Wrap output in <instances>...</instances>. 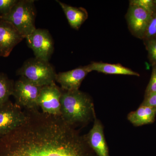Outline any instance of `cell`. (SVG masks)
<instances>
[{"label": "cell", "instance_id": "cell-1", "mask_svg": "<svg viewBox=\"0 0 156 156\" xmlns=\"http://www.w3.org/2000/svg\"><path fill=\"white\" fill-rule=\"evenodd\" d=\"M24 110L23 124L0 138V156H97L61 117Z\"/></svg>", "mask_w": 156, "mask_h": 156}, {"label": "cell", "instance_id": "cell-2", "mask_svg": "<svg viewBox=\"0 0 156 156\" xmlns=\"http://www.w3.org/2000/svg\"><path fill=\"white\" fill-rule=\"evenodd\" d=\"M60 117L73 128L83 127L96 118L92 98L80 90L66 91L62 90Z\"/></svg>", "mask_w": 156, "mask_h": 156}, {"label": "cell", "instance_id": "cell-3", "mask_svg": "<svg viewBox=\"0 0 156 156\" xmlns=\"http://www.w3.org/2000/svg\"><path fill=\"white\" fill-rule=\"evenodd\" d=\"M36 17L34 1L20 0L9 14L0 17V20L11 23L24 39L36 29Z\"/></svg>", "mask_w": 156, "mask_h": 156}, {"label": "cell", "instance_id": "cell-4", "mask_svg": "<svg viewBox=\"0 0 156 156\" xmlns=\"http://www.w3.org/2000/svg\"><path fill=\"white\" fill-rule=\"evenodd\" d=\"M56 74L49 62L35 57L26 61L17 71V75L24 77L41 87L55 83Z\"/></svg>", "mask_w": 156, "mask_h": 156}, {"label": "cell", "instance_id": "cell-5", "mask_svg": "<svg viewBox=\"0 0 156 156\" xmlns=\"http://www.w3.org/2000/svg\"><path fill=\"white\" fill-rule=\"evenodd\" d=\"M42 87L24 77L20 76L14 83L12 96L15 103L24 110L39 109L38 101Z\"/></svg>", "mask_w": 156, "mask_h": 156}, {"label": "cell", "instance_id": "cell-6", "mask_svg": "<svg viewBox=\"0 0 156 156\" xmlns=\"http://www.w3.org/2000/svg\"><path fill=\"white\" fill-rule=\"evenodd\" d=\"M35 58L49 62L54 51V42L49 31L36 29L25 38Z\"/></svg>", "mask_w": 156, "mask_h": 156}, {"label": "cell", "instance_id": "cell-7", "mask_svg": "<svg viewBox=\"0 0 156 156\" xmlns=\"http://www.w3.org/2000/svg\"><path fill=\"white\" fill-rule=\"evenodd\" d=\"M26 119L24 110L9 100L0 108V138L21 126Z\"/></svg>", "mask_w": 156, "mask_h": 156}, {"label": "cell", "instance_id": "cell-8", "mask_svg": "<svg viewBox=\"0 0 156 156\" xmlns=\"http://www.w3.org/2000/svg\"><path fill=\"white\" fill-rule=\"evenodd\" d=\"M62 89L55 83L42 87L38 104L42 112L52 115H61L60 99Z\"/></svg>", "mask_w": 156, "mask_h": 156}, {"label": "cell", "instance_id": "cell-9", "mask_svg": "<svg viewBox=\"0 0 156 156\" xmlns=\"http://www.w3.org/2000/svg\"><path fill=\"white\" fill-rule=\"evenodd\" d=\"M151 15L141 7L129 4L126 17L129 30L134 36L143 40Z\"/></svg>", "mask_w": 156, "mask_h": 156}, {"label": "cell", "instance_id": "cell-10", "mask_svg": "<svg viewBox=\"0 0 156 156\" xmlns=\"http://www.w3.org/2000/svg\"><path fill=\"white\" fill-rule=\"evenodd\" d=\"M23 38L11 23L0 20V56L7 57Z\"/></svg>", "mask_w": 156, "mask_h": 156}, {"label": "cell", "instance_id": "cell-11", "mask_svg": "<svg viewBox=\"0 0 156 156\" xmlns=\"http://www.w3.org/2000/svg\"><path fill=\"white\" fill-rule=\"evenodd\" d=\"M90 72L87 66H81L56 74L55 81L60 85L63 91H76L79 90L82 82Z\"/></svg>", "mask_w": 156, "mask_h": 156}, {"label": "cell", "instance_id": "cell-12", "mask_svg": "<svg viewBox=\"0 0 156 156\" xmlns=\"http://www.w3.org/2000/svg\"><path fill=\"white\" fill-rule=\"evenodd\" d=\"M88 145L97 156H110L104 132L103 125L95 118L94 124L88 134L84 135Z\"/></svg>", "mask_w": 156, "mask_h": 156}, {"label": "cell", "instance_id": "cell-13", "mask_svg": "<svg viewBox=\"0 0 156 156\" xmlns=\"http://www.w3.org/2000/svg\"><path fill=\"white\" fill-rule=\"evenodd\" d=\"M87 66L90 72L93 71L106 74L122 75L140 76L138 73L123 66L121 64H111L102 62H92Z\"/></svg>", "mask_w": 156, "mask_h": 156}, {"label": "cell", "instance_id": "cell-14", "mask_svg": "<svg viewBox=\"0 0 156 156\" xmlns=\"http://www.w3.org/2000/svg\"><path fill=\"white\" fill-rule=\"evenodd\" d=\"M156 116V108L140 105L136 111L129 113L127 118L135 127L154 123Z\"/></svg>", "mask_w": 156, "mask_h": 156}, {"label": "cell", "instance_id": "cell-15", "mask_svg": "<svg viewBox=\"0 0 156 156\" xmlns=\"http://www.w3.org/2000/svg\"><path fill=\"white\" fill-rule=\"evenodd\" d=\"M63 10L71 27L78 30L88 17V12L83 8H76L56 1Z\"/></svg>", "mask_w": 156, "mask_h": 156}, {"label": "cell", "instance_id": "cell-16", "mask_svg": "<svg viewBox=\"0 0 156 156\" xmlns=\"http://www.w3.org/2000/svg\"><path fill=\"white\" fill-rule=\"evenodd\" d=\"M14 81L3 73H0V108L10 100L12 95Z\"/></svg>", "mask_w": 156, "mask_h": 156}, {"label": "cell", "instance_id": "cell-17", "mask_svg": "<svg viewBox=\"0 0 156 156\" xmlns=\"http://www.w3.org/2000/svg\"><path fill=\"white\" fill-rule=\"evenodd\" d=\"M152 40H156V10L151 15L150 20L142 40L144 43Z\"/></svg>", "mask_w": 156, "mask_h": 156}, {"label": "cell", "instance_id": "cell-18", "mask_svg": "<svg viewBox=\"0 0 156 156\" xmlns=\"http://www.w3.org/2000/svg\"><path fill=\"white\" fill-rule=\"evenodd\" d=\"M129 4L139 6L151 14L156 10V0H132Z\"/></svg>", "mask_w": 156, "mask_h": 156}, {"label": "cell", "instance_id": "cell-19", "mask_svg": "<svg viewBox=\"0 0 156 156\" xmlns=\"http://www.w3.org/2000/svg\"><path fill=\"white\" fill-rule=\"evenodd\" d=\"M148 52V56L152 65H156V40H151L144 42Z\"/></svg>", "mask_w": 156, "mask_h": 156}, {"label": "cell", "instance_id": "cell-20", "mask_svg": "<svg viewBox=\"0 0 156 156\" xmlns=\"http://www.w3.org/2000/svg\"><path fill=\"white\" fill-rule=\"evenodd\" d=\"M156 92V65L152 66V71L149 83L146 89L144 98Z\"/></svg>", "mask_w": 156, "mask_h": 156}, {"label": "cell", "instance_id": "cell-21", "mask_svg": "<svg viewBox=\"0 0 156 156\" xmlns=\"http://www.w3.org/2000/svg\"><path fill=\"white\" fill-rule=\"evenodd\" d=\"M18 0H0V17L9 14Z\"/></svg>", "mask_w": 156, "mask_h": 156}, {"label": "cell", "instance_id": "cell-22", "mask_svg": "<svg viewBox=\"0 0 156 156\" xmlns=\"http://www.w3.org/2000/svg\"><path fill=\"white\" fill-rule=\"evenodd\" d=\"M140 105L156 108V92L144 98Z\"/></svg>", "mask_w": 156, "mask_h": 156}]
</instances>
